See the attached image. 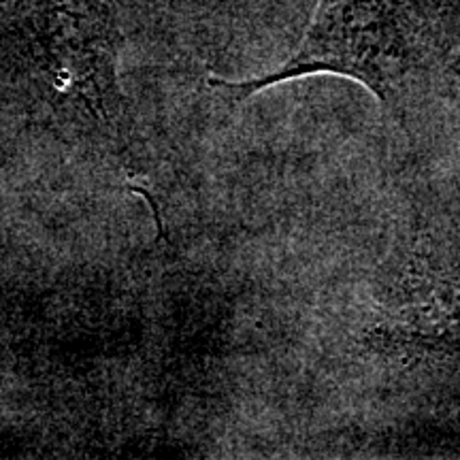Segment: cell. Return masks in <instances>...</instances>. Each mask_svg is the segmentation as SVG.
<instances>
[{
	"instance_id": "1",
	"label": "cell",
	"mask_w": 460,
	"mask_h": 460,
	"mask_svg": "<svg viewBox=\"0 0 460 460\" xmlns=\"http://www.w3.org/2000/svg\"><path fill=\"white\" fill-rule=\"evenodd\" d=\"M444 0H320L312 26L278 71L245 82L214 79L230 105L269 85L335 73L367 85L402 122L447 56Z\"/></svg>"
},
{
	"instance_id": "2",
	"label": "cell",
	"mask_w": 460,
	"mask_h": 460,
	"mask_svg": "<svg viewBox=\"0 0 460 460\" xmlns=\"http://www.w3.org/2000/svg\"><path fill=\"white\" fill-rule=\"evenodd\" d=\"M26 20L58 99L90 122H111L118 102L115 43L99 0H34Z\"/></svg>"
}]
</instances>
